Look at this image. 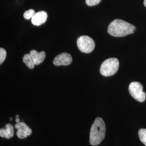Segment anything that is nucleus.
<instances>
[{
	"mask_svg": "<svg viewBox=\"0 0 146 146\" xmlns=\"http://www.w3.org/2000/svg\"><path fill=\"white\" fill-rule=\"evenodd\" d=\"M136 27L125 21L116 19L112 21L108 27V33L114 37H123L134 33Z\"/></svg>",
	"mask_w": 146,
	"mask_h": 146,
	"instance_id": "nucleus-1",
	"label": "nucleus"
},
{
	"mask_svg": "<svg viewBox=\"0 0 146 146\" xmlns=\"http://www.w3.org/2000/svg\"><path fill=\"white\" fill-rule=\"evenodd\" d=\"M106 128L104 121L101 117H97L91 127L89 142L91 145L97 146L104 140Z\"/></svg>",
	"mask_w": 146,
	"mask_h": 146,
	"instance_id": "nucleus-2",
	"label": "nucleus"
},
{
	"mask_svg": "<svg viewBox=\"0 0 146 146\" xmlns=\"http://www.w3.org/2000/svg\"><path fill=\"white\" fill-rule=\"evenodd\" d=\"M119 61L116 58H110L106 60L101 65L100 72L104 76H112L118 70Z\"/></svg>",
	"mask_w": 146,
	"mask_h": 146,
	"instance_id": "nucleus-3",
	"label": "nucleus"
},
{
	"mask_svg": "<svg viewBox=\"0 0 146 146\" xmlns=\"http://www.w3.org/2000/svg\"><path fill=\"white\" fill-rule=\"evenodd\" d=\"M131 96L139 102H143L146 100V94L143 91V86L140 82H133L129 86Z\"/></svg>",
	"mask_w": 146,
	"mask_h": 146,
	"instance_id": "nucleus-4",
	"label": "nucleus"
},
{
	"mask_svg": "<svg viewBox=\"0 0 146 146\" xmlns=\"http://www.w3.org/2000/svg\"><path fill=\"white\" fill-rule=\"evenodd\" d=\"M77 46L81 52L88 54L93 51L95 44L91 37L88 36H81L77 40Z\"/></svg>",
	"mask_w": 146,
	"mask_h": 146,
	"instance_id": "nucleus-5",
	"label": "nucleus"
},
{
	"mask_svg": "<svg viewBox=\"0 0 146 146\" xmlns=\"http://www.w3.org/2000/svg\"><path fill=\"white\" fill-rule=\"evenodd\" d=\"M15 128L17 129L16 135L20 139L26 138L27 136L31 135L32 133L31 129L24 122L16 123Z\"/></svg>",
	"mask_w": 146,
	"mask_h": 146,
	"instance_id": "nucleus-6",
	"label": "nucleus"
},
{
	"mask_svg": "<svg viewBox=\"0 0 146 146\" xmlns=\"http://www.w3.org/2000/svg\"><path fill=\"white\" fill-rule=\"evenodd\" d=\"M72 58L69 54L63 52L58 55V56L54 58L53 63L56 66H68L72 62Z\"/></svg>",
	"mask_w": 146,
	"mask_h": 146,
	"instance_id": "nucleus-7",
	"label": "nucleus"
},
{
	"mask_svg": "<svg viewBox=\"0 0 146 146\" xmlns=\"http://www.w3.org/2000/svg\"><path fill=\"white\" fill-rule=\"evenodd\" d=\"M48 15L44 11H40L35 13L31 19V23L33 25L39 26L45 23L47 21Z\"/></svg>",
	"mask_w": 146,
	"mask_h": 146,
	"instance_id": "nucleus-8",
	"label": "nucleus"
},
{
	"mask_svg": "<svg viewBox=\"0 0 146 146\" xmlns=\"http://www.w3.org/2000/svg\"><path fill=\"white\" fill-rule=\"evenodd\" d=\"M29 54L35 65H38L43 62L46 56L44 52H37L35 50H31Z\"/></svg>",
	"mask_w": 146,
	"mask_h": 146,
	"instance_id": "nucleus-9",
	"label": "nucleus"
},
{
	"mask_svg": "<svg viewBox=\"0 0 146 146\" xmlns=\"http://www.w3.org/2000/svg\"><path fill=\"white\" fill-rule=\"evenodd\" d=\"M14 134V127L12 125L8 123L5 125V128L0 129V136L1 137H5L7 139H10Z\"/></svg>",
	"mask_w": 146,
	"mask_h": 146,
	"instance_id": "nucleus-10",
	"label": "nucleus"
},
{
	"mask_svg": "<svg viewBox=\"0 0 146 146\" xmlns=\"http://www.w3.org/2000/svg\"><path fill=\"white\" fill-rule=\"evenodd\" d=\"M23 61L26 64L28 68L30 69H33L34 68L35 64H34V61L29 54H26L24 55V56L23 57Z\"/></svg>",
	"mask_w": 146,
	"mask_h": 146,
	"instance_id": "nucleus-11",
	"label": "nucleus"
},
{
	"mask_svg": "<svg viewBox=\"0 0 146 146\" xmlns=\"http://www.w3.org/2000/svg\"><path fill=\"white\" fill-rule=\"evenodd\" d=\"M140 141L146 146V129L141 128L138 132Z\"/></svg>",
	"mask_w": 146,
	"mask_h": 146,
	"instance_id": "nucleus-12",
	"label": "nucleus"
},
{
	"mask_svg": "<svg viewBox=\"0 0 146 146\" xmlns=\"http://www.w3.org/2000/svg\"><path fill=\"white\" fill-rule=\"evenodd\" d=\"M35 14V11L33 9H29L26 11L23 14V17L25 19L29 20L32 19V17Z\"/></svg>",
	"mask_w": 146,
	"mask_h": 146,
	"instance_id": "nucleus-13",
	"label": "nucleus"
},
{
	"mask_svg": "<svg viewBox=\"0 0 146 146\" xmlns=\"http://www.w3.org/2000/svg\"><path fill=\"white\" fill-rule=\"evenodd\" d=\"M6 56H7V52L5 49L2 48H0V64H1L5 61Z\"/></svg>",
	"mask_w": 146,
	"mask_h": 146,
	"instance_id": "nucleus-14",
	"label": "nucleus"
},
{
	"mask_svg": "<svg viewBox=\"0 0 146 146\" xmlns=\"http://www.w3.org/2000/svg\"><path fill=\"white\" fill-rule=\"evenodd\" d=\"M101 0H86V3L88 6H94L99 4Z\"/></svg>",
	"mask_w": 146,
	"mask_h": 146,
	"instance_id": "nucleus-15",
	"label": "nucleus"
},
{
	"mask_svg": "<svg viewBox=\"0 0 146 146\" xmlns=\"http://www.w3.org/2000/svg\"><path fill=\"white\" fill-rule=\"evenodd\" d=\"M15 121L16 122V123H18V122H20V119H19V115H16Z\"/></svg>",
	"mask_w": 146,
	"mask_h": 146,
	"instance_id": "nucleus-16",
	"label": "nucleus"
},
{
	"mask_svg": "<svg viewBox=\"0 0 146 146\" xmlns=\"http://www.w3.org/2000/svg\"><path fill=\"white\" fill-rule=\"evenodd\" d=\"M143 3H144V5L146 7V0H144V2Z\"/></svg>",
	"mask_w": 146,
	"mask_h": 146,
	"instance_id": "nucleus-17",
	"label": "nucleus"
},
{
	"mask_svg": "<svg viewBox=\"0 0 146 146\" xmlns=\"http://www.w3.org/2000/svg\"><path fill=\"white\" fill-rule=\"evenodd\" d=\"M12 120H13V119H12V118H10V120H11V121H12Z\"/></svg>",
	"mask_w": 146,
	"mask_h": 146,
	"instance_id": "nucleus-18",
	"label": "nucleus"
}]
</instances>
